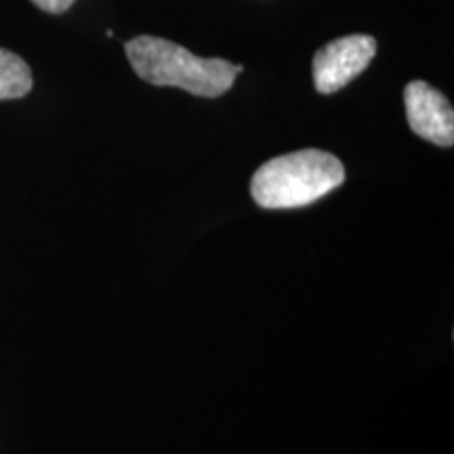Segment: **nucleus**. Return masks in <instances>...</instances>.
<instances>
[{
  "instance_id": "7ed1b4c3",
  "label": "nucleus",
  "mask_w": 454,
  "mask_h": 454,
  "mask_svg": "<svg viewBox=\"0 0 454 454\" xmlns=\"http://www.w3.org/2000/svg\"><path fill=\"white\" fill-rule=\"evenodd\" d=\"M377 55V41L368 34L337 38L317 51L314 57V84L322 95L337 93L366 70Z\"/></svg>"
},
{
  "instance_id": "423d86ee",
  "label": "nucleus",
  "mask_w": 454,
  "mask_h": 454,
  "mask_svg": "<svg viewBox=\"0 0 454 454\" xmlns=\"http://www.w3.org/2000/svg\"><path fill=\"white\" fill-rule=\"evenodd\" d=\"M32 3L41 11H44V13L59 15V13H66L76 0H32Z\"/></svg>"
},
{
  "instance_id": "20e7f679",
  "label": "nucleus",
  "mask_w": 454,
  "mask_h": 454,
  "mask_svg": "<svg viewBox=\"0 0 454 454\" xmlns=\"http://www.w3.org/2000/svg\"><path fill=\"white\" fill-rule=\"evenodd\" d=\"M408 127L421 139L442 147L454 144V112L444 93L423 81H412L404 89Z\"/></svg>"
},
{
  "instance_id": "39448f33",
  "label": "nucleus",
  "mask_w": 454,
  "mask_h": 454,
  "mask_svg": "<svg viewBox=\"0 0 454 454\" xmlns=\"http://www.w3.org/2000/svg\"><path fill=\"white\" fill-rule=\"evenodd\" d=\"M32 90L30 66L20 55L0 49V101L26 98Z\"/></svg>"
},
{
  "instance_id": "f257e3e1",
  "label": "nucleus",
  "mask_w": 454,
  "mask_h": 454,
  "mask_svg": "<svg viewBox=\"0 0 454 454\" xmlns=\"http://www.w3.org/2000/svg\"><path fill=\"white\" fill-rule=\"evenodd\" d=\"M127 57L141 81L154 87H177L198 98H221L234 87L242 66L227 59H202L177 43L156 36H137L124 44Z\"/></svg>"
},
{
  "instance_id": "f03ea898",
  "label": "nucleus",
  "mask_w": 454,
  "mask_h": 454,
  "mask_svg": "<svg viewBox=\"0 0 454 454\" xmlns=\"http://www.w3.org/2000/svg\"><path fill=\"white\" fill-rule=\"evenodd\" d=\"M345 181L337 156L322 150H299L271 158L253 175L251 194L261 208H301L320 200Z\"/></svg>"
}]
</instances>
